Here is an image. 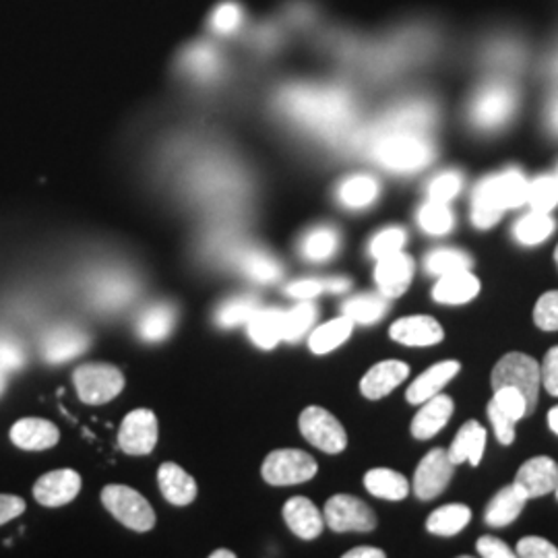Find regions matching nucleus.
<instances>
[{
    "mask_svg": "<svg viewBox=\"0 0 558 558\" xmlns=\"http://www.w3.org/2000/svg\"><path fill=\"white\" fill-rule=\"evenodd\" d=\"M11 440L23 451H46L59 445V428L44 418H21L11 428Z\"/></svg>",
    "mask_w": 558,
    "mask_h": 558,
    "instance_id": "412c9836",
    "label": "nucleus"
},
{
    "mask_svg": "<svg viewBox=\"0 0 558 558\" xmlns=\"http://www.w3.org/2000/svg\"><path fill=\"white\" fill-rule=\"evenodd\" d=\"M478 553L486 558H511L515 557V553L499 538L493 536H482L478 539Z\"/></svg>",
    "mask_w": 558,
    "mask_h": 558,
    "instance_id": "864d4df0",
    "label": "nucleus"
},
{
    "mask_svg": "<svg viewBox=\"0 0 558 558\" xmlns=\"http://www.w3.org/2000/svg\"><path fill=\"white\" fill-rule=\"evenodd\" d=\"M89 292H92V300L98 308L114 311L133 300V296L137 294V283L131 276H126L122 271H108V274H100L98 278L94 279Z\"/></svg>",
    "mask_w": 558,
    "mask_h": 558,
    "instance_id": "f3484780",
    "label": "nucleus"
},
{
    "mask_svg": "<svg viewBox=\"0 0 558 558\" xmlns=\"http://www.w3.org/2000/svg\"><path fill=\"white\" fill-rule=\"evenodd\" d=\"M25 364V352L20 341L11 336H0V371L13 373Z\"/></svg>",
    "mask_w": 558,
    "mask_h": 558,
    "instance_id": "09e8293b",
    "label": "nucleus"
},
{
    "mask_svg": "<svg viewBox=\"0 0 558 558\" xmlns=\"http://www.w3.org/2000/svg\"><path fill=\"white\" fill-rule=\"evenodd\" d=\"M317 461L300 449H278L263 461L260 474L271 486H294L317 476Z\"/></svg>",
    "mask_w": 558,
    "mask_h": 558,
    "instance_id": "6e6552de",
    "label": "nucleus"
},
{
    "mask_svg": "<svg viewBox=\"0 0 558 558\" xmlns=\"http://www.w3.org/2000/svg\"><path fill=\"white\" fill-rule=\"evenodd\" d=\"M557 180H558V174H557Z\"/></svg>",
    "mask_w": 558,
    "mask_h": 558,
    "instance_id": "338daca9",
    "label": "nucleus"
},
{
    "mask_svg": "<svg viewBox=\"0 0 558 558\" xmlns=\"http://www.w3.org/2000/svg\"><path fill=\"white\" fill-rule=\"evenodd\" d=\"M177 325V308L168 302L154 304L141 313L137 331L145 341H161L172 333Z\"/></svg>",
    "mask_w": 558,
    "mask_h": 558,
    "instance_id": "cd10ccee",
    "label": "nucleus"
},
{
    "mask_svg": "<svg viewBox=\"0 0 558 558\" xmlns=\"http://www.w3.org/2000/svg\"><path fill=\"white\" fill-rule=\"evenodd\" d=\"M525 499H536L553 493L558 484V465L555 459L534 458L519 468L515 482Z\"/></svg>",
    "mask_w": 558,
    "mask_h": 558,
    "instance_id": "2eb2a0df",
    "label": "nucleus"
},
{
    "mask_svg": "<svg viewBox=\"0 0 558 558\" xmlns=\"http://www.w3.org/2000/svg\"><path fill=\"white\" fill-rule=\"evenodd\" d=\"M548 426H550V430L558 435V405H555L550 412H548Z\"/></svg>",
    "mask_w": 558,
    "mask_h": 558,
    "instance_id": "bf43d9fd",
    "label": "nucleus"
},
{
    "mask_svg": "<svg viewBox=\"0 0 558 558\" xmlns=\"http://www.w3.org/2000/svg\"><path fill=\"white\" fill-rule=\"evenodd\" d=\"M339 201L348 209H364L379 197V182L368 174H356L339 184Z\"/></svg>",
    "mask_w": 558,
    "mask_h": 558,
    "instance_id": "473e14b6",
    "label": "nucleus"
},
{
    "mask_svg": "<svg viewBox=\"0 0 558 558\" xmlns=\"http://www.w3.org/2000/svg\"><path fill=\"white\" fill-rule=\"evenodd\" d=\"M325 521L333 532H373L377 515L364 500L350 495H336L325 505Z\"/></svg>",
    "mask_w": 558,
    "mask_h": 558,
    "instance_id": "9d476101",
    "label": "nucleus"
},
{
    "mask_svg": "<svg viewBox=\"0 0 558 558\" xmlns=\"http://www.w3.org/2000/svg\"><path fill=\"white\" fill-rule=\"evenodd\" d=\"M4 387H7V373L0 371V393L4 391Z\"/></svg>",
    "mask_w": 558,
    "mask_h": 558,
    "instance_id": "680f3d73",
    "label": "nucleus"
},
{
    "mask_svg": "<svg viewBox=\"0 0 558 558\" xmlns=\"http://www.w3.org/2000/svg\"><path fill=\"white\" fill-rule=\"evenodd\" d=\"M534 323L542 331H558V290L539 296L534 308Z\"/></svg>",
    "mask_w": 558,
    "mask_h": 558,
    "instance_id": "de8ad7c7",
    "label": "nucleus"
},
{
    "mask_svg": "<svg viewBox=\"0 0 558 558\" xmlns=\"http://www.w3.org/2000/svg\"><path fill=\"white\" fill-rule=\"evenodd\" d=\"M350 290V279L348 278H311L299 279L286 288V294L292 299L313 300L317 299L323 292H345Z\"/></svg>",
    "mask_w": 558,
    "mask_h": 558,
    "instance_id": "ea45409f",
    "label": "nucleus"
},
{
    "mask_svg": "<svg viewBox=\"0 0 558 558\" xmlns=\"http://www.w3.org/2000/svg\"><path fill=\"white\" fill-rule=\"evenodd\" d=\"M89 348V338L73 325L52 327L41 339V356L50 364L77 359Z\"/></svg>",
    "mask_w": 558,
    "mask_h": 558,
    "instance_id": "4468645a",
    "label": "nucleus"
},
{
    "mask_svg": "<svg viewBox=\"0 0 558 558\" xmlns=\"http://www.w3.org/2000/svg\"><path fill=\"white\" fill-rule=\"evenodd\" d=\"M81 476L75 470H54L34 484V497L44 507H62L80 495Z\"/></svg>",
    "mask_w": 558,
    "mask_h": 558,
    "instance_id": "dca6fc26",
    "label": "nucleus"
},
{
    "mask_svg": "<svg viewBox=\"0 0 558 558\" xmlns=\"http://www.w3.org/2000/svg\"><path fill=\"white\" fill-rule=\"evenodd\" d=\"M539 368H542V383L546 391L558 398V345L546 354L544 364Z\"/></svg>",
    "mask_w": 558,
    "mask_h": 558,
    "instance_id": "603ef678",
    "label": "nucleus"
},
{
    "mask_svg": "<svg viewBox=\"0 0 558 558\" xmlns=\"http://www.w3.org/2000/svg\"><path fill=\"white\" fill-rule=\"evenodd\" d=\"M420 228L430 234V236H445L453 230L456 226V218L453 211L449 209L447 203H439V201H428L420 207L418 211Z\"/></svg>",
    "mask_w": 558,
    "mask_h": 558,
    "instance_id": "4c0bfd02",
    "label": "nucleus"
},
{
    "mask_svg": "<svg viewBox=\"0 0 558 558\" xmlns=\"http://www.w3.org/2000/svg\"><path fill=\"white\" fill-rule=\"evenodd\" d=\"M391 339L410 348H428L437 345L445 338V331L439 320L428 315H414V317H401L389 329Z\"/></svg>",
    "mask_w": 558,
    "mask_h": 558,
    "instance_id": "a211bd4d",
    "label": "nucleus"
},
{
    "mask_svg": "<svg viewBox=\"0 0 558 558\" xmlns=\"http://www.w3.org/2000/svg\"><path fill=\"white\" fill-rule=\"evenodd\" d=\"M518 555L523 558H558V548L548 539L527 536L519 539Z\"/></svg>",
    "mask_w": 558,
    "mask_h": 558,
    "instance_id": "8fccbe9b",
    "label": "nucleus"
},
{
    "mask_svg": "<svg viewBox=\"0 0 558 558\" xmlns=\"http://www.w3.org/2000/svg\"><path fill=\"white\" fill-rule=\"evenodd\" d=\"M525 495L519 490L515 484L502 488L495 499L490 500L486 509V523L490 527H507L519 518V513L525 507Z\"/></svg>",
    "mask_w": 558,
    "mask_h": 558,
    "instance_id": "c85d7f7f",
    "label": "nucleus"
},
{
    "mask_svg": "<svg viewBox=\"0 0 558 558\" xmlns=\"http://www.w3.org/2000/svg\"><path fill=\"white\" fill-rule=\"evenodd\" d=\"M281 104L299 122L329 137L348 133L354 120V104L345 92L333 87H296L283 96Z\"/></svg>",
    "mask_w": 558,
    "mask_h": 558,
    "instance_id": "f257e3e1",
    "label": "nucleus"
},
{
    "mask_svg": "<svg viewBox=\"0 0 558 558\" xmlns=\"http://www.w3.org/2000/svg\"><path fill=\"white\" fill-rule=\"evenodd\" d=\"M518 108V92L509 83H488L480 89L472 101L470 117L480 131H499Z\"/></svg>",
    "mask_w": 558,
    "mask_h": 558,
    "instance_id": "20e7f679",
    "label": "nucleus"
},
{
    "mask_svg": "<svg viewBox=\"0 0 558 558\" xmlns=\"http://www.w3.org/2000/svg\"><path fill=\"white\" fill-rule=\"evenodd\" d=\"M555 73L558 75V57L557 60H555Z\"/></svg>",
    "mask_w": 558,
    "mask_h": 558,
    "instance_id": "e2e57ef3",
    "label": "nucleus"
},
{
    "mask_svg": "<svg viewBox=\"0 0 558 558\" xmlns=\"http://www.w3.org/2000/svg\"><path fill=\"white\" fill-rule=\"evenodd\" d=\"M461 186H463V179L459 172L456 170L440 172L439 177H435L428 184V199L449 203L458 197Z\"/></svg>",
    "mask_w": 558,
    "mask_h": 558,
    "instance_id": "49530a36",
    "label": "nucleus"
},
{
    "mask_svg": "<svg viewBox=\"0 0 558 558\" xmlns=\"http://www.w3.org/2000/svg\"><path fill=\"white\" fill-rule=\"evenodd\" d=\"M387 308H389V302H387L383 294L380 296H377V294H362V296H356V299L348 300L343 304L341 313L348 319L360 323V325H373V323L383 319Z\"/></svg>",
    "mask_w": 558,
    "mask_h": 558,
    "instance_id": "e433bc0d",
    "label": "nucleus"
},
{
    "mask_svg": "<svg viewBox=\"0 0 558 558\" xmlns=\"http://www.w3.org/2000/svg\"><path fill=\"white\" fill-rule=\"evenodd\" d=\"M456 463L449 459L447 449L428 451L416 468L414 474V493L420 500L437 499L453 478Z\"/></svg>",
    "mask_w": 558,
    "mask_h": 558,
    "instance_id": "f8f14e48",
    "label": "nucleus"
},
{
    "mask_svg": "<svg viewBox=\"0 0 558 558\" xmlns=\"http://www.w3.org/2000/svg\"><path fill=\"white\" fill-rule=\"evenodd\" d=\"M405 240H408V234L403 228H398V226L387 228L373 239L368 251H371L373 259H383V257H389V255H396L399 251H403Z\"/></svg>",
    "mask_w": 558,
    "mask_h": 558,
    "instance_id": "c03bdc74",
    "label": "nucleus"
},
{
    "mask_svg": "<svg viewBox=\"0 0 558 558\" xmlns=\"http://www.w3.org/2000/svg\"><path fill=\"white\" fill-rule=\"evenodd\" d=\"M472 519V511L465 505H445L426 519V530L435 536H456Z\"/></svg>",
    "mask_w": 558,
    "mask_h": 558,
    "instance_id": "f704fd0d",
    "label": "nucleus"
},
{
    "mask_svg": "<svg viewBox=\"0 0 558 558\" xmlns=\"http://www.w3.org/2000/svg\"><path fill=\"white\" fill-rule=\"evenodd\" d=\"M364 141L373 160L399 174L418 172L435 158V147L422 131L385 126L379 122L364 135Z\"/></svg>",
    "mask_w": 558,
    "mask_h": 558,
    "instance_id": "f03ea898",
    "label": "nucleus"
},
{
    "mask_svg": "<svg viewBox=\"0 0 558 558\" xmlns=\"http://www.w3.org/2000/svg\"><path fill=\"white\" fill-rule=\"evenodd\" d=\"M488 418L493 422V428H495V435L499 439L500 445H511L515 440V424L518 420L507 416L505 412H500L497 405L488 403Z\"/></svg>",
    "mask_w": 558,
    "mask_h": 558,
    "instance_id": "3c124183",
    "label": "nucleus"
},
{
    "mask_svg": "<svg viewBox=\"0 0 558 558\" xmlns=\"http://www.w3.org/2000/svg\"><path fill=\"white\" fill-rule=\"evenodd\" d=\"M555 260H557V265H558V246H557V251H555Z\"/></svg>",
    "mask_w": 558,
    "mask_h": 558,
    "instance_id": "0e129e2a",
    "label": "nucleus"
},
{
    "mask_svg": "<svg viewBox=\"0 0 558 558\" xmlns=\"http://www.w3.org/2000/svg\"><path fill=\"white\" fill-rule=\"evenodd\" d=\"M484 449H486V428L476 420H468L459 428L458 437L451 442L447 453L456 465L463 463V461H470L472 465H478L482 456H484Z\"/></svg>",
    "mask_w": 558,
    "mask_h": 558,
    "instance_id": "bb28decb",
    "label": "nucleus"
},
{
    "mask_svg": "<svg viewBox=\"0 0 558 558\" xmlns=\"http://www.w3.org/2000/svg\"><path fill=\"white\" fill-rule=\"evenodd\" d=\"M490 383H493V391L500 387L519 389L527 401V410L534 412L538 401L539 383H542V368L538 360L521 352H511L499 360V364L493 371Z\"/></svg>",
    "mask_w": 558,
    "mask_h": 558,
    "instance_id": "39448f33",
    "label": "nucleus"
},
{
    "mask_svg": "<svg viewBox=\"0 0 558 558\" xmlns=\"http://www.w3.org/2000/svg\"><path fill=\"white\" fill-rule=\"evenodd\" d=\"M453 399L449 396H435L422 403L418 414L412 420V435L418 440H428L437 437L453 416Z\"/></svg>",
    "mask_w": 558,
    "mask_h": 558,
    "instance_id": "aec40b11",
    "label": "nucleus"
},
{
    "mask_svg": "<svg viewBox=\"0 0 558 558\" xmlns=\"http://www.w3.org/2000/svg\"><path fill=\"white\" fill-rule=\"evenodd\" d=\"M317 319V306L308 300L296 304L292 311H286V339L299 341Z\"/></svg>",
    "mask_w": 558,
    "mask_h": 558,
    "instance_id": "37998d69",
    "label": "nucleus"
},
{
    "mask_svg": "<svg viewBox=\"0 0 558 558\" xmlns=\"http://www.w3.org/2000/svg\"><path fill=\"white\" fill-rule=\"evenodd\" d=\"M493 405H497L500 412H505L507 416L513 420H521L530 414L527 410V401L523 398V393L515 387H500L495 389V398L490 401Z\"/></svg>",
    "mask_w": 558,
    "mask_h": 558,
    "instance_id": "a18cd8bd",
    "label": "nucleus"
},
{
    "mask_svg": "<svg viewBox=\"0 0 558 558\" xmlns=\"http://www.w3.org/2000/svg\"><path fill=\"white\" fill-rule=\"evenodd\" d=\"M25 511V500L15 495H0V525L20 518Z\"/></svg>",
    "mask_w": 558,
    "mask_h": 558,
    "instance_id": "5fc2aeb1",
    "label": "nucleus"
},
{
    "mask_svg": "<svg viewBox=\"0 0 558 558\" xmlns=\"http://www.w3.org/2000/svg\"><path fill=\"white\" fill-rule=\"evenodd\" d=\"M555 493H557V499H558V484H557V488H555Z\"/></svg>",
    "mask_w": 558,
    "mask_h": 558,
    "instance_id": "69168bd1",
    "label": "nucleus"
},
{
    "mask_svg": "<svg viewBox=\"0 0 558 558\" xmlns=\"http://www.w3.org/2000/svg\"><path fill=\"white\" fill-rule=\"evenodd\" d=\"M354 329V320L348 319L345 315H341L338 319L329 320L325 325L317 327L311 338H308V348L313 354H329L336 348H339L343 341H348Z\"/></svg>",
    "mask_w": 558,
    "mask_h": 558,
    "instance_id": "2f4dec72",
    "label": "nucleus"
},
{
    "mask_svg": "<svg viewBox=\"0 0 558 558\" xmlns=\"http://www.w3.org/2000/svg\"><path fill=\"white\" fill-rule=\"evenodd\" d=\"M472 265H474L472 257L463 251H456V248H437L424 259L426 271L430 276H437V278L447 276V274L472 269Z\"/></svg>",
    "mask_w": 558,
    "mask_h": 558,
    "instance_id": "58836bf2",
    "label": "nucleus"
},
{
    "mask_svg": "<svg viewBox=\"0 0 558 558\" xmlns=\"http://www.w3.org/2000/svg\"><path fill=\"white\" fill-rule=\"evenodd\" d=\"M527 180L519 170H505L495 177L480 180L472 195V223L478 230L497 226L507 209L525 203Z\"/></svg>",
    "mask_w": 558,
    "mask_h": 558,
    "instance_id": "7ed1b4c3",
    "label": "nucleus"
},
{
    "mask_svg": "<svg viewBox=\"0 0 558 558\" xmlns=\"http://www.w3.org/2000/svg\"><path fill=\"white\" fill-rule=\"evenodd\" d=\"M283 519L288 527L302 539L319 538L325 525V519L320 515L319 509L306 497H294L288 500L283 507Z\"/></svg>",
    "mask_w": 558,
    "mask_h": 558,
    "instance_id": "5701e85b",
    "label": "nucleus"
},
{
    "mask_svg": "<svg viewBox=\"0 0 558 558\" xmlns=\"http://www.w3.org/2000/svg\"><path fill=\"white\" fill-rule=\"evenodd\" d=\"M300 433L302 437L315 445L325 453H341L348 447V435L345 428L341 426L331 412L319 405H311L300 414Z\"/></svg>",
    "mask_w": 558,
    "mask_h": 558,
    "instance_id": "1a4fd4ad",
    "label": "nucleus"
},
{
    "mask_svg": "<svg viewBox=\"0 0 558 558\" xmlns=\"http://www.w3.org/2000/svg\"><path fill=\"white\" fill-rule=\"evenodd\" d=\"M345 558H385V553L379 550V548H371V546H360V548H354V550H350V553H345L343 555Z\"/></svg>",
    "mask_w": 558,
    "mask_h": 558,
    "instance_id": "4d7b16f0",
    "label": "nucleus"
},
{
    "mask_svg": "<svg viewBox=\"0 0 558 558\" xmlns=\"http://www.w3.org/2000/svg\"><path fill=\"white\" fill-rule=\"evenodd\" d=\"M557 230V221L550 218V214L544 211H530L527 216L519 218L513 226V236L525 246H536L544 240L550 239Z\"/></svg>",
    "mask_w": 558,
    "mask_h": 558,
    "instance_id": "72a5a7b5",
    "label": "nucleus"
},
{
    "mask_svg": "<svg viewBox=\"0 0 558 558\" xmlns=\"http://www.w3.org/2000/svg\"><path fill=\"white\" fill-rule=\"evenodd\" d=\"M246 325L248 336L263 350H274L279 341L286 339V311L257 308Z\"/></svg>",
    "mask_w": 558,
    "mask_h": 558,
    "instance_id": "393cba45",
    "label": "nucleus"
},
{
    "mask_svg": "<svg viewBox=\"0 0 558 558\" xmlns=\"http://www.w3.org/2000/svg\"><path fill=\"white\" fill-rule=\"evenodd\" d=\"M548 124H550V129L558 135V96L555 100L550 101V108H548Z\"/></svg>",
    "mask_w": 558,
    "mask_h": 558,
    "instance_id": "13d9d810",
    "label": "nucleus"
},
{
    "mask_svg": "<svg viewBox=\"0 0 558 558\" xmlns=\"http://www.w3.org/2000/svg\"><path fill=\"white\" fill-rule=\"evenodd\" d=\"M240 271L259 283H274L281 278V265L271 255L255 251V248H240L234 253Z\"/></svg>",
    "mask_w": 558,
    "mask_h": 558,
    "instance_id": "c756f323",
    "label": "nucleus"
},
{
    "mask_svg": "<svg viewBox=\"0 0 558 558\" xmlns=\"http://www.w3.org/2000/svg\"><path fill=\"white\" fill-rule=\"evenodd\" d=\"M525 203L534 211H544L550 214L558 205V180L557 177H538V179L527 182V197Z\"/></svg>",
    "mask_w": 558,
    "mask_h": 558,
    "instance_id": "a19ab883",
    "label": "nucleus"
},
{
    "mask_svg": "<svg viewBox=\"0 0 558 558\" xmlns=\"http://www.w3.org/2000/svg\"><path fill=\"white\" fill-rule=\"evenodd\" d=\"M104 507L133 532H149L156 525V513L147 499L124 484H108L101 490Z\"/></svg>",
    "mask_w": 558,
    "mask_h": 558,
    "instance_id": "423d86ee",
    "label": "nucleus"
},
{
    "mask_svg": "<svg viewBox=\"0 0 558 558\" xmlns=\"http://www.w3.org/2000/svg\"><path fill=\"white\" fill-rule=\"evenodd\" d=\"M220 29L223 32H230V29H234L236 25H239V9L236 7H232V4H228V7H223L220 13L216 15V21H214Z\"/></svg>",
    "mask_w": 558,
    "mask_h": 558,
    "instance_id": "6e6d98bb",
    "label": "nucleus"
},
{
    "mask_svg": "<svg viewBox=\"0 0 558 558\" xmlns=\"http://www.w3.org/2000/svg\"><path fill=\"white\" fill-rule=\"evenodd\" d=\"M410 375V366L401 360H385L375 364L362 380H360V391L366 399H383L389 396L393 389H398L403 380Z\"/></svg>",
    "mask_w": 558,
    "mask_h": 558,
    "instance_id": "6ab92c4d",
    "label": "nucleus"
},
{
    "mask_svg": "<svg viewBox=\"0 0 558 558\" xmlns=\"http://www.w3.org/2000/svg\"><path fill=\"white\" fill-rule=\"evenodd\" d=\"M158 418L151 410H133L120 424V449L129 456H149L158 445Z\"/></svg>",
    "mask_w": 558,
    "mask_h": 558,
    "instance_id": "9b49d317",
    "label": "nucleus"
},
{
    "mask_svg": "<svg viewBox=\"0 0 558 558\" xmlns=\"http://www.w3.org/2000/svg\"><path fill=\"white\" fill-rule=\"evenodd\" d=\"M459 371H461V364L458 360H445V362L430 366L426 373H422L418 379L408 387L405 399L410 403H424V401L439 396L442 387L453 379Z\"/></svg>",
    "mask_w": 558,
    "mask_h": 558,
    "instance_id": "b1692460",
    "label": "nucleus"
},
{
    "mask_svg": "<svg viewBox=\"0 0 558 558\" xmlns=\"http://www.w3.org/2000/svg\"><path fill=\"white\" fill-rule=\"evenodd\" d=\"M300 248L304 259L315 263L331 259L339 248V234L331 226H319L304 236Z\"/></svg>",
    "mask_w": 558,
    "mask_h": 558,
    "instance_id": "c9c22d12",
    "label": "nucleus"
},
{
    "mask_svg": "<svg viewBox=\"0 0 558 558\" xmlns=\"http://www.w3.org/2000/svg\"><path fill=\"white\" fill-rule=\"evenodd\" d=\"M73 383L83 403L101 405L122 393L124 375L114 364L94 362V364H81L80 368L73 373Z\"/></svg>",
    "mask_w": 558,
    "mask_h": 558,
    "instance_id": "0eeeda50",
    "label": "nucleus"
},
{
    "mask_svg": "<svg viewBox=\"0 0 558 558\" xmlns=\"http://www.w3.org/2000/svg\"><path fill=\"white\" fill-rule=\"evenodd\" d=\"M412 279H414V259L410 255L399 251L396 255L377 259L375 281L385 299H399L401 294H405Z\"/></svg>",
    "mask_w": 558,
    "mask_h": 558,
    "instance_id": "ddd939ff",
    "label": "nucleus"
},
{
    "mask_svg": "<svg viewBox=\"0 0 558 558\" xmlns=\"http://www.w3.org/2000/svg\"><path fill=\"white\" fill-rule=\"evenodd\" d=\"M236 555L234 553H230V550H216V553H211V558H234Z\"/></svg>",
    "mask_w": 558,
    "mask_h": 558,
    "instance_id": "052dcab7",
    "label": "nucleus"
},
{
    "mask_svg": "<svg viewBox=\"0 0 558 558\" xmlns=\"http://www.w3.org/2000/svg\"><path fill=\"white\" fill-rule=\"evenodd\" d=\"M480 294V279L470 271H456L440 276L433 288V299L440 304H468Z\"/></svg>",
    "mask_w": 558,
    "mask_h": 558,
    "instance_id": "a878e982",
    "label": "nucleus"
},
{
    "mask_svg": "<svg viewBox=\"0 0 558 558\" xmlns=\"http://www.w3.org/2000/svg\"><path fill=\"white\" fill-rule=\"evenodd\" d=\"M158 484L163 499L177 507H186L197 499V482L191 474H186L179 463H161L158 470Z\"/></svg>",
    "mask_w": 558,
    "mask_h": 558,
    "instance_id": "4be33fe9",
    "label": "nucleus"
},
{
    "mask_svg": "<svg viewBox=\"0 0 558 558\" xmlns=\"http://www.w3.org/2000/svg\"><path fill=\"white\" fill-rule=\"evenodd\" d=\"M255 311H257V299L239 296V299L228 300L221 304L216 320L220 327H239L242 323L251 319Z\"/></svg>",
    "mask_w": 558,
    "mask_h": 558,
    "instance_id": "79ce46f5",
    "label": "nucleus"
},
{
    "mask_svg": "<svg viewBox=\"0 0 558 558\" xmlns=\"http://www.w3.org/2000/svg\"><path fill=\"white\" fill-rule=\"evenodd\" d=\"M364 486L366 490L385 500H403L410 493V482L399 472L387 470V468H375L364 476Z\"/></svg>",
    "mask_w": 558,
    "mask_h": 558,
    "instance_id": "7c9ffc66",
    "label": "nucleus"
}]
</instances>
